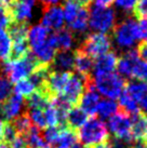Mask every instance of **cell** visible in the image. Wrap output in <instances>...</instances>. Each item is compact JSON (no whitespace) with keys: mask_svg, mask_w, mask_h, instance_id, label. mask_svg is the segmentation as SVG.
<instances>
[{"mask_svg":"<svg viewBox=\"0 0 147 148\" xmlns=\"http://www.w3.org/2000/svg\"><path fill=\"white\" fill-rule=\"evenodd\" d=\"M79 143L86 148H94L109 140L106 124L98 118L87 120L77 133Z\"/></svg>","mask_w":147,"mask_h":148,"instance_id":"1","label":"cell"},{"mask_svg":"<svg viewBox=\"0 0 147 148\" xmlns=\"http://www.w3.org/2000/svg\"><path fill=\"white\" fill-rule=\"evenodd\" d=\"M39 64L40 63L37 61V58L29 50L28 53L20 60L3 61L1 73L11 81V83H15L22 79L27 78Z\"/></svg>","mask_w":147,"mask_h":148,"instance_id":"2","label":"cell"},{"mask_svg":"<svg viewBox=\"0 0 147 148\" xmlns=\"http://www.w3.org/2000/svg\"><path fill=\"white\" fill-rule=\"evenodd\" d=\"M93 83L100 94L106 99H116L124 91L127 80L119 74L110 73L93 78Z\"/></svg>","mask_w":147,"mask_h":148,"instance_id":"3","label":"cell"},{"mask_svg":"<svg viewBox=\"0 0 147 148\" xmlns=\"http://www.w3.org/2000/svg\"><path fill=\"white\" fill-rule=\"evenodd\" d=\"M115 25L116 13L113 9L95 5L89 11V27L95 33H109Z\"/></svg>","mask_w":147,"mask_h":148,"instance_id":"4","label":"cell"},{"mask_svg":"<svg viewBox=\"0 0 147 148\" xmlns=\"http://www.w3.org/2000/svg\"><path fill=\"white\" fill-rule=\"evenodd\" d=\"M113 36L115 43L120 49H131L135 42L139 40L137 22L133 18H127L118 25H115Z\"/></svg>","mask_w":147,"mask_h":148,"instance_id":"5","label":"cell"},{"mask_svg":"<svg viewBox=\"0 0 147 148\" xmlns=\"http://www.w3.org/2000/svg\"><path fill=\"white\" fill-rule=\"evenodd\" d=\"M111 39L107 34L94 33L88 35L82 41L79 50L92 58H96L110 51Z\"/></svg>","mask_w":147,"mask_h":148,"instance_id":"6","label":"cell"},{"mask_svg":"<svg viewBox=\"0 0 147 148\" xmlns=\"http://www.w3.org/2000/svg\"><path fill=\"white\" fill-rule=\"evenodd\" d=\"M132 119L127 112L118 109V111L108 119V129L115 138L133 142L131 137Z\"/></svg>","mask_w":147,"mask_h":148,"instance_id":"7","label":"cell"},{"mask_svg":"<svg viewBox=\"0 0 147 148\" xmlns=\"http://www.w3.org/2000/svg\"><path fill=\"white\" fill-rule=\"evenodd\" d=\"M92 78H84L79 74H71L68 82L60 95L70 104V106H76L80 101L87 83Z\"/></svg>","mask_w":147,"mask_h":148,"instance_id":"8","label":"cell"},{"mask_svg":"<svg viewBox=\"0 0 147 148\" xmlns=\"http://www.w3.org/2000/svg\"><path fill=\"white\" fill-rule=\"evenodd\" d=\"M36 0H12L9 4L13 22L27 23L33 18Z\"/></svg>","mask_w":147,"mask_h":148,"instance_id":"9","label":"cell"},{"mask_svg":"<svg viewBox=\"0 0 147 148\" xmlns=\"http://www.w3.org/2000/svg\"><path fill=\"white\" fill-rule=\"evenodd\" d=\"M100 101H101L100 93L95 89L93 78H92L87 83L86 89L82 93L78 105L88 116H93L96 114V109H98Z\"/></svg>","mask_w":147,"mask_h":148,"instance_id":"10","label":"cell"},{"mask_svg":"<svg viewBox=\"0 0 147 148\" xmlns=\"http://www.w3.org/2000/svg\"><path fill=\"white\" fill-rule=\"evenodd\" d=\"M65 21H64V14L63 9L60 5H50L43 8V13L41 16L40 24L45 26L49 30H58L63 28Z\"/></svg>","mask_w":147,"mask_h":148,"instance_id":"11","label":"cell"},{"mask_svg":"<svg viewBox=\"0 0 147 148\" xmlns=\"http://www.w3.org/2000/svg\"><path fill=\"white\" fill-rule=\"evenodd\" d=\"M24 99L21 95L11 94L9 97L0 102V115L7 121H11L22 114Z\"/></svg>","mask_w":147,"mask_h":148,"instance_id":"12","label":"cell"},{"mask_svg":"<svg viewBox=\"0 0 147 148\" xmlns=\"http://www.w3.org/2000/svg\"><path fill=\"white\" fill-rule=\"evenodd\" d=\"M117 61H118V56L113 51H109L96 58L93 62V70H92L93 77L92 78L114 73L117 67Z\"/></svg>","mask_w":147,"mask_h":148,"instance_id":"13","label":"cell"},{"mask_svg":"<svg viewBox=\"0 0 147 148\" xmlns=\"http://www.w3.org/2000/svg\"><path fill=\"white\" fill-rule=\"evenodd\" d=\"M71 71H58L54 70L50 73L47 79V90L50 96L52 97L54 95H60L62 91L64 90L71 76Z\"/></svg>","mask_w":147,"mask_h":148,"instance_id":"14","label":"cell"},{"mask_svg":"<svg viewBox=\"0 0 147 148\" xmlns=\"http://www.w3.org/2000/svg\"><path fill=\"white\" fill-rule=\"evenodd\" d=\"M139 58L136 50H128L127 52H124L117 61L116 68L118 70L119 75L122 76L123 78H131L134 66L139 62Z\"/></svg>","mask_w":147,"mask_h":148,"instance_id":"15","label":"cell"},{"mask_svg":"<svg viewBox=\"0 0 147 148\" xmlns=\"http://www.w3.org/2000/svg\"><path fill=\"white\" fill-rule=\"evenodd\" d=\"M131 137L133 142H144V138L147 134V115L139 111L131 116Z\"/></svg>","mask_w":147,"mask_h":148,"instance_id":"16","label":"cell"},{"mask_svg":"<svg viewBox=\"0 0 147 148\" xmlns=\"http://www.w3.org/2000/svg\"><path fill=\"white\" fill-rule=\"evenodd\" d=\"M74 68L77 74L81 75L84 78H92V70H93V58L88 54L78 49L75 51V64Z\"/></svg>","mask_w":147,"mask_h":148,"instance_id":"17","label":"cell"},{"mask_svg":"<svg viewBox=\"0 0 147 148\" xmlns=\"http://www.w3.org/2000/svg\"><path fill=\"white\" fill-rule=\"evenodd\" d=\"M55 70L58 71H70L74 69L75 64V52L71 50L58 51L55 53L52 63Z\"/></svg>","mask_w":147,"mask_h":148,"instance_id":"18","label":"cell"},{"mask_svg":"<svg viewBox=\"0 0 147 148\" xmlns=\"http://www.w3.org/2000/svg\"><path fill=\"white\" fill-rule=\"evenodd\" d=\"M88 117L89 116L87 115L78 105L70 107L69 110L67 111V116H66V127H68L69 129L77 132L83 124L86 123Z\"/></svg>","mask_w":147,"mask_h":148,"instance_id":"19","label":"cell"},{"mask_svg":"<svg viewBox=\"0 0 147 148\" xmlns=\"http://www.w3.org/2000/svg\"><path fill=\"white\" fill-rule=\"evenodd\" d=\"M55 37V45L56 49L60 51H66V50H71V48L75 45V36L73 32L68 29L61 28L54 33Z\"/></svg>","mask_w":147,"mask_h":148,"instance_id":"20","label":"cell"},{"mask_svg":"<svg viewBox=\"0 0 147 148\" xmlns=\"http://www.w3.org/2000/svg\"><path fill=\"white\" fill-rule=\"evenodd\" d=\"M68 27L70 28V32L77 34H84L89 27V10L88 8L81 7L79 10V13L75 17L70 24H68Z\"/></svg>","mask_w":147,"mask_h":148,"instance_id":"21","label":"cell"},{"mask_svg":"<svg viewBox=\"0 0 147 148\" xmlns=\"http://www.w3.org/2000/svg\"><path fill=\"white\" fill-rule=\"evenodd\" d=\"M29 27L27 23H16V22H12L10 26L7 28V33L11 38L12 42L17 41H24L27 40V36H28Z\"/></svg>","mask_w":147,"mask_h":148,"instance_id":"22","label":"cell"},{"mask_svg":"<svg viewBox=\"0 0 147 148\" xmlns=\"http://www.w3.org/2000/svg\"><path fill=\"white\" fill-rule=\"evenodd\" d=\"M124 92L130 95L132 99H134L137 103H139V101L147 93V83L139 80L127 81Z\"/></svg>","mask_w":147,"mask_h":148,"instance_id":"23","label":"cell"},{"mask_svg":"<svg viewBox=\"0 0 147 148\" xmlns=\"http://www.w3.org/2000/svg\"><path fill=\"white\" fill-rule=\"evenodd\" d=\"M78 142L79 140H78L77 132L69 129L68 127H60V136L56 143L58 146L57 148H71Z\"/></svg>","mask_w":147,"mask_h":148,"instance_id":"24","label":"cell"},{"mask_svg":"<svg viewBox=\"0 0 147 148\" xmlns=\"http://www.w3.org/2000/svg\"><path fill=\"white\" fill-rule=\"evenodd\" d=\"M23 137H24L27 148H45L47 146L42 138L40 130L36 127H30L28 132L25 135H23Z\"/></svg>","mask_w":147,"mask_h":148,"instance_id":"25","label":"cell"},{"mask_svg":"<svg viewBox=\"0 0 147 148\" xmlns=\"http://www.w3.org/2000/svg\"><path fill=\"white\" fill-rule=\"evenodd\" d=\"M118 99H119V109H121L122 111L127 112L128 115L133 116L141 111L139 103L134 99H132L130 95L128 94V93H126L124 91H123L122 94L120 95Z\"/></svg>","mask_w":147,"mask_h":148,"instance_id":"26","label":"cell"},{"mask_svg":"<svg viewBox=\"0 0 147 148\" xmlns=\"http://www.w3.org/2000/svg\"><path fill=\"white\" fill-rule=\"evenodd\" d=\"M118 104L114 99H105L103 101H100L96 112L102 119H109L111 116H114L118 111Z\"/></svg>","mask_w":147,"mask_h":148,"instance_id":"27","label":"cell"},{"mask_svg":"<svg viewBox=\"0 0 147 148\" xmlns=\"http://www.w3.org/2000/svg\"><path fill=\"white\" fill-rule=\"evenodd\" d=\"M50 103L49 96L42 94L40 92H33L32 94L26 97V106L28 109L32 108H40L45 109V107Z\"/></svg>","mask_w":147,"mask_h":148,"instance_id":"28","label":"cell"},{"mask_svg":"<svg viewBox=\"0 0 147 148\" xmlns=\"http://www.w3.org/2000/svg\"><path fill=\"white\" fill-rule=\"evenodd\" d=\"M13 127L16 130L17 134L19 135H25L30 127H33L32 125V121L29 119L28 114L25 111V112H22L20 116H17L16 118H14L13 120H11Z\"/></svg>","mask_w":147,"mask_h":148,"instance_id":"29","label":"cell"},{"mask_svg":"<svg viewBox=\"0 0 147 148\" xmlns=\"http://www.w3.org/2000/svg\"><path fill=\"white\" fill-rule=\"evenodd\" d=\"M12 49V40L7 30H0V61L8 60Z\"/></svg>","mask_w":147,"mask_h":148,"instance_id":"30","label":"cell"},{"mask_svg":"<svg viewBox=\"0 0 147 148\" xmlns=\"http://www.w3.org/2000/svg\"><path fill=\"white\" fill-rule=\"evenodd\" d=\"M80 5L77 4L74 0H65L64 5H63V14H64V21L67 25L70 24L77 16L80 10Z\"/></svg>","mask_w":147,"mask_h":148,"instance_id":"31","label":"cell"},{"mask_svg":"<svg viewBox=\"0 0 147 148\" xmlns=\"http://www.w3.org/2000/svg\"><path fill=\"white\" fill-rule=\"evenodd\" d=\"M43 114H45L47 127H60V125H61L60 115H58L57 109L52 105V104L49 103L45 107Z\"/></svg>","mask_w":147,"mask_h":148,"instance_id":"32","label":"cell"},{"mask_svg":"<svg viewBox=\"0 0 147 148\" xmlns=\"http://www.w3.org/2000/svg\"><path fill=\"white\" fill-rule=\"evenodd\" d=\"M27 114H28L29 119L32 121V123L35 124V127H38L39 130H43V129L47 127V122H45L43 109H40V108H32V109H28Z\"/></svg>","mask_w":147,"mask_h":148,"instance_id":"33","label":"cell"},{"mask_svg":"<svg viewBox=\"0 0 147 148\" xmlns=\"http://www.w3.org/2000/svg\"><path fill=\"white\" fill-rule=\"evenodd\" d=\"M13 91H14L15 94L21 95L22 97H27L33 92H35V88H34V86L30 83L28 79H22L20 81L15 82Z\"/></svg>","mask_w":147,"mask_h":148,"instance_id":"34","label":"cell"},{"mask_svg":"<svg viewBox=\"0 0 147 148\" xmlns=\"http://www.w3.org/2000/svg\"><path fill=\"white\" fill-rule=\"evenodd\" d=\"M42 134V138L45 140V145L48 146H53L56 145L57 140H58V136H60V127H49L43 129Z\"/></svg>","mask_w":147,"mask_h":148,"instance_id":"35","label":"cell"},{"mask_svg":"<svg viewBox=\"0 0 147 148\" xmlns=\"http://www.w3.org/2000/svg\"><path fill=\"white\" fill-rule=\"evenodd\" d=\"M17 134L16 130L14 129L13 124L11 121H7L3 125V131H2V136H1V142L5 143L10 146V144L12 143L13 140L16 138Z\"/></svg>","mask_w":147,"mask_h":148,"instance_id":"36","label":"cell"},{"mask_svg":"<svg viewBox=\"0 0 147 148\" xmlns=\"http://www.w3.org/2000/svg\"><path fill=\"white\" fill-rule=\"evenodd\" d=\"M131 78L135 79V80H139V81H147V62H144L141 58L139 62L136 63L134 66V69L132 71V76Z\"/></svg>","mask_w":147,"mask_h":148,"instance_id":"37","label":"cell"},{"mask_svg":"<svg viewBox=\"0 0 147 148\" xmlns=\"http://www.w3.org/2000/svg\"><path fill=\"white\" fill-rule=\"evenodd\" d=\"M13 22L9 7L0 3V30H7L10 24Z\"/></svg>","mask_w":147,"mask_h":148,"instance_id":"38","label":"cell"},{"mask_svg":"<svg viewBox=\"0 0 147 148\" xmlns=\"http://www.w3.org/2000/svg\"><path fill=\"white\" fill-rule=\"evenodd\" d=\"M12 92V86H11V81L9 80L4 75H0V96L2 101L11 95Z\"/></svg>","mask_w":147,"mask_h":148,"instance_id":"39","label":"cell"},{"mask_svg":"<svg viewBox=\"0 0 147 148\" xmlns=\"http://www.w3.org/2000/svg\"><path fill=\"white\" fill-rule=\"evenodd\" d=\"M139 0H114L115 7L123 12L131 13L133 12L135 5Z\"/></svg>","mask_w":147,"mask_h":148,"instance_id":"40","label":"cell"},{"mask_svg":"<svg viewBox=\"0 0 147 148\" xmlns=\"http://www.w3.org/2000/svg\"><path fill=\"white\" fill-rule=\"evenodd\" d=\"M133 15L136 18L147 17V0H139L133 10Z\"/></svg>","mask_w":147,"mask_h":148,"instance_id":"41","label":"cell"},{"mask_svg":"<svg viewBox=\"0 0 147 148\" xmlns=\"http://www.w3.org/2000/svg\"><path fill=\"white\" fill-rule=\"evenodd\" d=\"M137 29L139 39L143 41H147V17L137 18Z\"/></svg>","mask_w":147,"mask_h":148,"instance_id":"42","label":"cell"},{"mask_svg":"<svg viewBox=\"0 0 147 148\" xmlns=\"http://www.w3.org/2000/svg\"><path fill=\"white\" fill-rule=\"evenodd\" d=\"M132 143L133 142H129V140H120V138H115L114 140H108L110 148H131L132 147Z\"/></svg>","mask_w":147,"mask_h":148,"instance_id":"43","label":"cell"},{"mask_svg":"<svg viewBox=\"0 0 147 148\" xmlns=\"http://www.w3.org/2000/svg\"><path fill=\"white\" fill-rule=\"evenodd\" d=\"M136 52L139 54V58L144 61V62H147V41H142L137 47V50Z\"/></svg>","mask_w":147,"mask_h":148,"instance_id":"44","label":"cell"},{"mask_svg":"<svg viewBox=\"0 0 147 148\" xmlns=\"http://www.w3.org/2000/svg\"><path fill=\"white\" fill-rule=\"evenodd\" d=\"M10 148H27L24 137L22 135H17L16 138L10 144Z\"/></svg>","mask_w":147,"mask_h":148,"instance_id":"45","label":"cell"},{"mask_svg":"<svg viewBox=\"0 0 147 148\" xmlns=\"http://www.w3.org/2000/svg\"><path fill=\"white\" fill-rule=\"evenodd\" d=\"M139 108H141V111L144 112L145 115H147V93L143 96V99L139 101Z\"/></svg>","mask_w":147,"mask_h":148,"instance_id":"46","label":"cell"},{"mask_svg":"<svg viewBox=\"0 0 147 148\" xmlns=\"http://www.w3.org/2000/svg\"><path fill=\"white\" fill-rule=\"evenodd\" d=\"M36 1H39L43 5V8H45V7H50V5H56L62 0H36Z\"/></svg>","mask_w":147,"mask_h":148,"instance_id":"47","label":"cell"},{"mask_svg":"<svg viewBox=\"0 0 147 148\" xmlns=\"http://www.w3.org/2000/svg\"><path fill=\"white\" fill-rule=\"evenodd\" d=\"M94 1H95V5L103 7V8H108L114 2V0H94Z\"/></svg>","mask_w":147,"mask_h":148,"instance_id":"48","label":"cell"},{"mask_svg":"<svg viewBox=\"0 0 147 148\" xmlns=\"http://www.w3.org/2000/svg\"><path fill=\"white\" fill-rule=\"evenodd\" d=\"M77 4H79L80 7H83V8H88L91 4L92 0H74Z\"/></svg>","mask_w":147,"mask_h":148,"instance_id":"49","label":"cell"},{"mask_svg":"<svg viewBox=\"0 0 147 148\" xmlns=\"http://www.w3.org/2000/svg\"><path fill=\"white\" fill-rule=\"evenodd\" d=\"M3 125H4L3 120L0 118V142H1V136H2V131H3Z\"/></svg>","mask_w":147,"mask_h":148,"instance_id":"50","label":"cell"},{"mask_svg":"<svg viewBox=\"0 0 147 148\" xmlns=\"http://www.w3.org/2000/svg\"><path fill=\"white\" fill-rule=\"evenodd\" d=\"M94 148H110V146H109V144H108V142H107L105 144L98 145V146H96V147H94Z\"/></svg>","mask_w":147,"mask_h":148,"instance_id":"51","label":"cell"},{"mask_svg":"<svg viewBox=\"0 0 147 148\" xmlns=\"http://www.w3.org/2000/svg\"><path fill=\"white\" fill-rule=\"evenodd\" d=\"M0 148H10L8 144H5V143H2V142H0Z\"/></svg>","mask_w":147,"mask_h":148,"instance_id":"52","label":"cell"},{"mask_svg":"<svg viewBox=\"0 0 147 148\" xmlns=\"http://www.w3.org/2000/svg\"><path fill=\"white\" fill-rule=\"evenodd\" d=\"M144 143L147 145V134H146V136H145V138H144Z\"/></svg>","mask_w":147,"mask_h":148,"instance_id":"53","label":"cell"},{"mask_svg":"<svg viewBox=\"0 0 147 148\" xmlns=\"http://www.w3.org/2000/svg\"><path fill=\"white\" fill-rule=\"evenodd\" d=\"M45 148H52V147H51V146H48V145H47V146H45Z\"/></svg>","mask_w":147,"mask_h":148,"instance_id":"54","label":"cell"},{"mask_svg":"<svg viewBox=\"0 0 147 148\" xmlns=\"http://www.w3.org/2000/svg\"><path fill=\"white\" fill-rule=\"evenodd\" d=\"M0 102H2V99H1V96H0Z\"/></svg>","mask_w":147,"mask_h":148,"instance_id":"55","label":"cell"},{"mask_svg":"<svg viewBox=\"0 0 147 148\" xmlns=\"http://www.w3.org/2000/svg\"><path fill=\"white\" fill-rule=\"evenodd\" d=\"M0 71H1V69H0ZM1 74H2V73H0V75H1Z\"/></svg>","mask_w":147,"mask_h":148,"instance_id":"56","label":"cell"}]
</instances>
